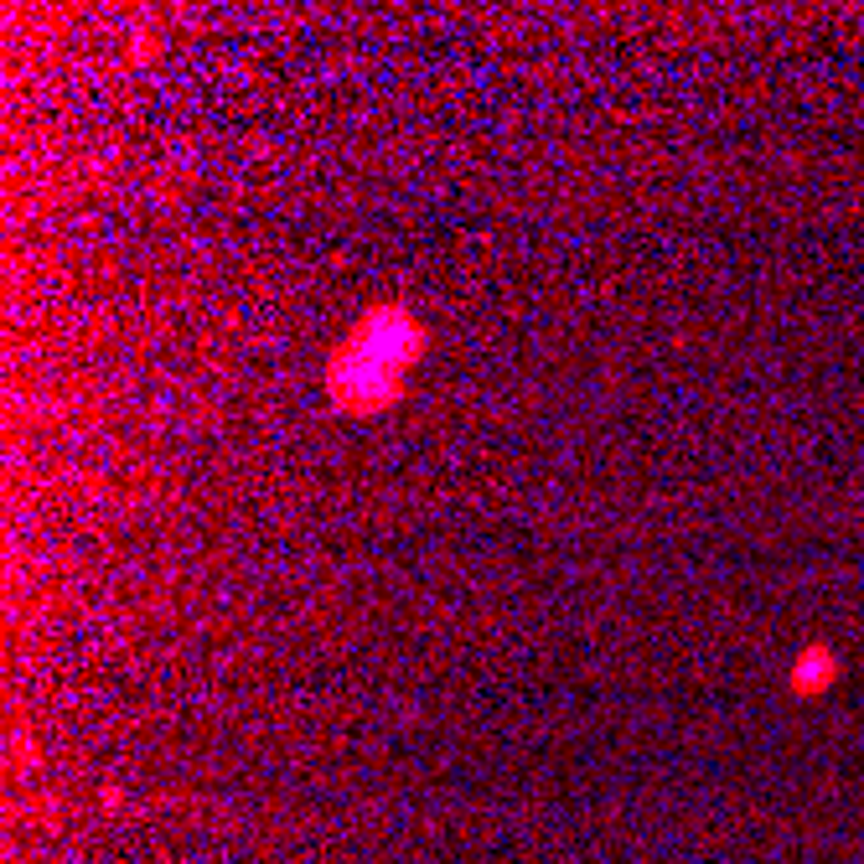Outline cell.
<instances>
[{"label": "cell", "mask_w": 864, "mask_h": 864, "mask_svg": "<svg viewBox=\"0 0 864 864\" xmlns=\"http://www.w3.org/2000/svg\"><path fill=\"white\" fill-rule=\"evenodd\" d=\"M414 357H420V326L409 321V311H373L368 321H357L347 347L332 357L326 389L337 404L368 414L399 394V373Z\"/></svg>", "instance_id": "1"}, {"label": "cell", "mask_w": 864, "mask_h": 864, "mask_svg": "<svg viewBox=\"0 0 864 864\" xmlns=\"http://www.w3.org/2000/svg\"><path fill=\"white\" fill-rule=\"evenodd\" d=\"M828 673H833L828 647H808L797 663V689H828Z\"/></svg>", "instance_id": "2"}]
</instances>
